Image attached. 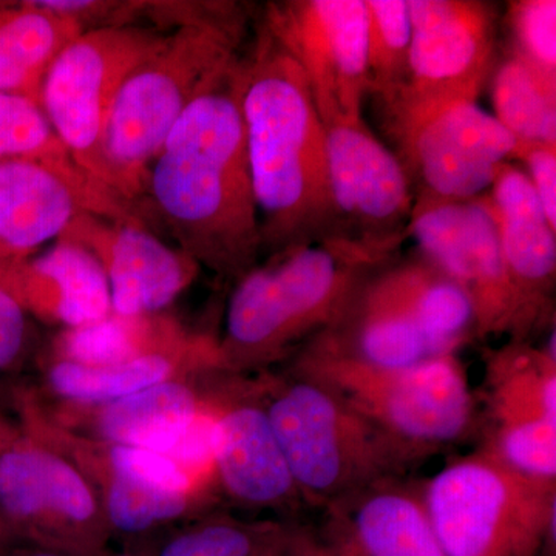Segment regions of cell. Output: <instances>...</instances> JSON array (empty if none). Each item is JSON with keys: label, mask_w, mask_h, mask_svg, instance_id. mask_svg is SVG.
<instances>
[{"label": "cell", "mask_w": 556, "mask_h": 556, "mask_svg": "<svg viewBox=\"0 0 556 556\" xmlns=\"http://www.w3.org/2000/svg\"><path fill=\"white\" fill-rule=\"evenodd\" d=\"M371 278L438 354H457L468 340L477 339L473 306L466 292L422 255L390 262Z\"/></svg>", "instance_id": "obj_26"}, {"label": "cell", "mask_w": 556, "mask_h": 556, "mask_svg": "<svg viewBox=\"0 0 556 556\" xmlns=\"http://www.w3.org/2000/svg\"><path fill=\"white\" fill-rule=\"evenodd\" d=\"M167 33L150 25L84 30L43 76L39 105L54 134L75 163L108 188L102 135L110 105L130 73L163 46Z\"/></svg>", "instance_id": "obj_9"}, {"label": "cell", "mask_w": 556, "mask_h": 556, "mask_svg": "<svg viewBox=\"0 0 556 556\" xmlns=\"http://www.w3.org/2000/svg\"><path fill=\"white\" fill-rule=\"evenodd\" d=\"M0 556H72L61 554V552L50 551L35 546V544L24 543V541H11L9 544L0 546Z\"/></svg>", "instance_id": "obj_37"}, {"label": "cell", "mask_w": 556, "mask_h": 556, "mask_svg": "<svg viewBox=\"0 0 556 556\" xmlns=\"http://www.w3.org/2000/svg\"><path fill=\"white\" fill-rule=\"evenodd\" d=\"M526 164L527 177L532 182L541 207L556 229V146H526L518 148L515 159Z\"/></svg>", "instance_id": "obj_35"}, {"label": "cell", "mask_w": 556, "mask_h": 556, "mask_svg": "<svg viewBox=\"0 0 556 556\" xmlns=\"http://www.w3.org/2000/svg\"><path fill=\"white\" fill-rule=\"evenodd\" d=\"M255 376L303 506L325 508L424 463L318 380L289 369Z\"/></svg>", "instance_id": "obj_5"}, {"label": "cell", "mask_w": 556, "mask_h": 556, "mask_svg": "<svg viewBox=\"0 0 556 556\" xmlns=\"http://www.w3.org/2000/svg\"><path fill=\"white\" fill-rule=\"evenodd\" d=\"M484 442L481 448L529 477L556 464L555 329L551 343L508 339L484 354Z\"/></svg>", "instance_id": "obj_16"}, {"label": "cell", "mask_w": 556, "mask_h": 556, "mask_svg": "<svg viewBox=\"0 0 556 556\" xmlns=\"http://www.w3.org/2000/svg\"><path fill=\"white\" fill-rule=\"evenodd\" d=\"M500 230L508 280L517 295L519 340H532L555 321L556 229L525 170L511 163L486 193Z\"/></svg>", "instance_id": "obj_20"}, {"label": "cell", "mask_w": 556, "mask_h": 556, "mask_svg": "<svg viewBox=\"0 0 556 556\" xmlns=\"http://www.w3.org/2000/svg\"><path fill=\"white\" fill-rule=\"evenodd\" d=\"M21 433L22 431L17 420H13L11 417L0 412V453L9 448L10 445L21 437Z\"/></svg>", "instance_id": "obj_38"}, {"label": "cell", "mask_w": 556, "mask_h": 556, "mask_svg": "<svg viewBox=\"0 0 556 556\" xmlns=\"http://www.w3.org/2000/svg\"><path fill=\"white\" fill-rule=\"evenodd\" d=\"M248 14L240 3L201 2L195 16L167 33L163 46L124 80L110 105L102 153L110 188L144 204L150 164L172 127L243 53Z\"/></svg>", "instance_id": "obj_4"}, {"label": "cell", "mask_w": 556, "mask_h": 556, "mask_svg": "<svg viewBox=\"0 0 556 556\" xmlns=\"http://www.w3.org/2000/svg\"><path fill=\"white\" fill-rule=\"evenodd\" d=\"M84 31L79 22L36 2L0 5V93L39 102L51 62Z\"/></svg>", "instance_id": "obj_27"}, {"label": "cell", "mask_w": 556, "mask_h": 556, "mask_svg": "<svg viewBox=\"0 0 556 556\" xmlns=\"http://www.w3.org/2000/svg\"><path fill=\"white\" fill-rule=\"evenodd\" d=\"M204 394L217 495L244 510L276 511L285 518L305 507L270 426L257 376L211 372Z\"/></svg>", "instance_id": "obj_14"}, {"label": "cell", "mask_w": 556, "mask_h": 556, "mask_svg": "<svg viewBox=\"0 0 556 556\" xmlns=\"http://www.w3.org/2000/svg\"><path fill=\"white\" fill-rule=\"evenodd\" d=\"M17 255H14L13 252H10L9 249L0 247V278L3 277V274L7 273L14 265V263L20 262Z\"/></svg>", "instance_id": "obj_39"}, {"label": "cell", "mask_w": 556, "mask_h": 556, "mask_svg": "<svg viewBox=\"0 0 556 556\" xmlns=\"http://www.w3.org/2000/svg\"><path fill=\"white\" fill-rule=\"evenodd\" d=\"M299 522L289 518H240L215 510L177 526L153 556H278Z\"/></svg>", "instance_id": "obj_29"}, {"label": "cell", "mask_w": 556, "mask_h": 556, "mask_svg": "<svg viewBox=\"0 0 556 556\" xmlns=\"http://www.w3.org/2000/svg\"><path fill=\"white\" fill-rule=\"evenodd\" d=\"M65 155L70 153L38 101L24 94L0 93V161Z\"/></svg>", "instance_id": "obj_32"}, {"label": "cell", "mask_w": 556, "mask_h": 556, "mask_svg": "<svg viewBox=\"0 0 556 556\" xmlns=\"http://www.w3.org/2000/svg\"><path fill=\"white\" fill-rule=\"evenodd\" d=\"M108 556H153V555L141 554V552H123V554H113V552H110V554Z\"/></svg>", "instance_id": "obj_41"}, {"label": "cell", "mask_w": 556, "mask_h": 556, "mask_svg": "<svg viewBox=\"0 0 556 556\" xmlns=\"http://www.w3.org/2000/svg\"><path fill=\"white\" fill-rule=\"evenodd\" d=\"M511 54L556 80V2L517 0L507 7Z\"/></svg>", "instance_id": "obj_33"}, {"label": "cell", "mask_w": 556, "mask_h": 556, "mask_svg": "<svg viewBox=\"0 0 556 556\" xmlns=\"http://www.w3.org/2000/svg\"><path fill=\"white\" fill-rule=\"evenodd\" d=\"M0 281L35 320L58 331L93 324L112 313L109 281L100 262L83 244L65 237L49 251L14 263Z\"/></svg>", "instance_id": "obj_23"}, {"label": "cell", "mask_w": 556, "mask_h": 556, "mask_svg": "<svg viewBox=\"0 0 556 556\" xmlns=\"http://www.w3.org/2000/svg\"><path fill=\"white\" fill-rule=\"evenodd\" d=\"M262 24L298 62L325 127L364 119L368 97L367 2L287 0Z\"/></svg>", "instance_id": "obj_13"}, {"label": "cell", "mask_w": 556, "mask_h": 556, "mask_svg": "<svg viewBox=\"0 0 556 556\" xmlns=\"http://www.w3.org/2000/svg\"><path fill=\"white\" fill-rule=\"evenodd\" d=\"M367 2L368 94L380 105L393 100L408 79L412 17L408 0Z\"/></svg>", "instance_id": "obj_31"}, {"label": "cell", "mask_w": 556, "mask_h": 556, "mask_svg": "<svg viewBox=\"0 0 556 556\" xmlns=\"http://www.w3.org/2000/svg\"><path fill=\"white\" fill-rule=\"evenodd\" d=\"M240 101L263 254L339 236L327 127L298 62L263 24L241 58Z\"/></svg>", "instance_id": "obj_2"}, {"label": "cell", "mask_w": 556, "mask_h": 556, "mask_svg": "<svg viewBox=\"0 0 556 556\" xmlns=\"http://www.w3.org/2000/svg\"><path fill=\"white\" fill-rule=\"evenodd\" d=\"M289 361V371L324 383L420 460L477 431V397L457 354L382 368L305 345Z\"/></svg>", "instance_id": "obj_6"}, {"label": "cell", "mask_w": 556, "mask_h": 556, "mask_svg": "<svg viewBox=\"0 0 556 556\" xmlns=\"http://www.w3.org/2000/svg\"><path fill=\"white\" fill-rule=\"evenodd\" d=\"M407 232L420 255L466 292L473 306L477 339L519 340L517 295L486 193L473 200L415 195Z\"/></svg>", "instance_id": "obj_12"}, {"label": "cell", "mask_w": 556, "mask_h": 556, "mask_svg": "<svg viewBox=\"0 0 556 556\" xmlns=\"http://www.w3.org/2000/svg\"><path fill=\"white\" fill-rule=\"evenodd\" d=\"M11 541L17 540L14 538L13 533H11L9 526H7L5 522H3V519L0 518V546H3V544H9Z\"/></svg>", "instance_id": "obj_40"}, {"label": "cell", "mask_w": 556, "mask_h": 556, "mask_svg": "<svg viewBox=\"0 0 556 556\" xmlns=\"http://www.w3.org/2000/svg\"><path fill=\"white\" fill-rule=\"evenodd\" d=\"M193 334L167 313L149 316L110 313L93 324L58 331L42 361L72 362L87 367L118 365L182 345Z\"/></svg>", "instance_id": "obj_28"}, {"label": "cell", "mask_w": 556, "mask_h": 556, "mask_svg": "<svg viewBox=\"0 0 556 556\" xmlns=\"http://www.w3.org/2000/svg\"><path fill=\"white\" fill-rule=\"evenodd\" d=\"M401 248L325 237L270 255L236 281L218 338L219 372L269 371L331 327L358 285Z\"/></svg>", "instance_id": "obj_3"}, {"label": "cell", "mask_w": 556, "mask_h": 556, "mask_svg": "<svg viewBox=\"0 0 556 556\" xmlns=\"http://www.w3.org/2000/svg\"><path fill=\"white\" fill-rule=\"evenodd\" d=\"M13 407L24 433L53 445L86 475L113 538L149 535L215 510L214 486L193 478L170 456L68 430L50 416L36 388H14Z\"/></svg>", "instance_id": "obj_8"}, {"label": "cell", "mask_w": 556, "mask_h": 556, "mask_svg": "<svg viewBox=\"0 0 556 556\" xmlns=\"http://www.w3.org/2000/svg\"><path fill=\"white\" fill-rule=\"evenodd\" d=\"M327 172L340 237L387 247L404 244L415 189L401 159L365 121L328 127Z\"/></svg>", "instance_id": "obj_18"}, {"label": "cell", "mask_w": 556, "mask_h": 556, "mask_svg": "<svg viewBox=\"0 0 556 556\" xmlns=\"http://www.w3.org/2000/svg\"><path fill=\"white\" fill-rule=\"evenodd\" d=\"M490 79L493 116L518 148L556 146V80L511 53L497 62Z\"/></svg>", "instance_id": "obj_30"}, {"label": "cell", "mask_w": 556, "mask_h": 556, "mask_svg": "<svg viewBox=\"0 0 556 556\" xmlns=\"http://www.w3.org/2000/svg\"><path fill=\"white\" fill-rule=\"evenodd\" d=\"M321 510L316 532L331 556H445L420 482L387 479Z\"/></svg>", "instance_id": "obj_21"}, {"label": "cell", "mask_w": 556, "mask_h": 556, "mask_svg": "<svg viewBox=\"0 0 556 556\" xmlns=\"http://www.w3.org/2000/svg\"><path fill=\"white\" fill-rule=\"evenodd\" d=\"M371 276L358 285L334 324L305 345L382 368L407 367L444 356L383 298Z\"/></svg>", "instance_id": "obj_25"}, {"label": "cell", "mask_w": 556, "mask_h": 556, "mask_svg": "<svg viewBox=\"0 0 556 556\" xmlns=\"http://www.w3.org/2000/svg\"><path fill=\"white\" fill-rule=\"evenodd\" d=\"M387 127L415 195L437 200L485 195L518 148L503 124L473 101L388 121Z\"/></svg>", "instance_id": "obj_15"}, {"label": "cell", "mask_w": 556, "mask_h": 556, "mask_svg": "<svg viewBox=\"0 0 556 556\" xmlns=\"http://www.w3.org/2000/svg\"><path fill=\"white\" fill-rule=\"evenodd\" d=\"M278 556H331L316 530L299 525L288 546Z\"/></svg>", "instance_id": "obj_36"}, {"label": "cell", "mask_w": 556, "mask_h": 556, "mask_svg": "<svg viewBox=\"0 0 556 556\" xmlns=\"http://www.w3.org/2000/svg\"><path fill=\"white\" fill-rule=\"evenodd\" d=\"M204 376L164 380L90 407L50 404L38 394L50 416L68 430L109 444L169 453L206 408Z\"/></svg>", "instance_id": "obj_22"}, {"label": "cell", "mask_w": 556, "mask_h": 556, "mask_svg": "<svg viewBox=\"0 0 556 556\" xmlns=\"http://www.w3.org/2000/svg\"><path fill=\"white\" fill-rule=\"evenodd\" d=\"M40 371L43 391H36L43 401L90 407L129 396L164 380L219 372L218 339L193 334L188 342L172 350L105 367L42 361Z\"/></svg>", "instance_id": "obj_24"}, {"label": "cell", "mask_w": 556, "mask_h": 556, "mask_svg": "<svg viewBox=\"0 0 556 556\" xmlns=\"http://www.w3.org/2000/svg\"><path fill=\"white\" fill-rule=\"evenodd\" d=\"M84 214L148 226L141 207L91 177L70 155L0 161V247L20 258L31 257Z\"/></svg>", "instance_id": "obj_17"}, {"label": "cell", "mask_w": 556, "mask_h": 556, "mask_svg": "<svg viewBox=\"0 0 556 556\" xmlns=\"http://www.w3.org/2000/svg\"><path fill=\"white\" fill-rule=\"evenodd\" d=\"M61 237L83 244L108 277L112 313H166L200 276V265L179 248L161 241L148 226L79 215Z\"/></svg>", "instance_id": "obj_19"}, {"label": "cell", "mask_w": 556, "mask_h": 556, "mask_svg": "<svg viewBox=\"0 0 556 556\" xmlns=\"http://www.w3.org/2000/svg\"><path fill=\"white\" fill-rule=\"evenodd\" d=\"M0 518L24 543L72 556L110 554L113 532L97 490L60 450L24 431L0 453Z\"/></svg>", "instance_id": "obj_10"}, {"label": "cell", "mask_w": 556, "mask_h": 556, "mask_svg": "<svg viewBox=\"0 0 556 556\" xmlns=\"http://www.w3.org/2000/svg\"><path fill=\"white\" fill-rule=\"evenodd\" d=\"M445 556H551L556 482L511 470L481 447L420 482Z\"/></svg>", "instance_id": "obj_7"}, {"label": "cell", "mask_w": 556, "mask_h": 556, "mask_svg": "<svg viewBox=\"0 0 556 556\" xmlns=\"http://www.w3.org/2000/svg\"><path fill=\"white\" fill-rule=\"evenodd\" d=\"M35 318L0 281V380L24 364L35 345Z\"/></svg>", "instance_id": "obj_34"}, {"label": "cell", "mask_w": 556, "mask_h": 556, "mask_svg": "<svg viewBox=\"0 0 556 556\" xmlns=\"http://www.w3.org/2000/svg\"><path fill=\"white\" fill-rule=\"evenodd\" d=\"M241 58L197 98L149 167L144 204L200 268L236 283L262 257L241 113Z\"/></svg>", "instance_id": "obj_1"}, {"label": "cell", "mask_w": 556, "mask_h": 556, "mask_svg": "<svg viewBox=\"0 0 556 556\" xmlns=\"http://www.w3.org/2000/svg\"><path fill=\"white\" fill-rule=\"evenodd\" d=\"M412 49L404 89L386 121L453 102H478L497 64V13L479 0H408Z\"/></svg>", "instance_id": "obj_11"}]
</instances>
